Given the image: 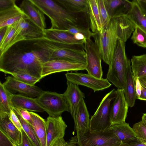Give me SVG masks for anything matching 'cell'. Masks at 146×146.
Wrapping results in <instances>:
<instances>
[{
    "instance_id": "obj_18",
    "label": "cell",
    "mask_w": 146,
    "mask_h": 146,
    "mask_svg": "<svg viewBox=\"0 0 146 146\" xmlns=\"http://www.w3.org/2000/svg\"><path fill=\"white\" fill-rule=\"evenodd\" d=\"M66 83V90L62 94L68 104L69 112L73 119L78 106L81 100L85 98V95L78 85L67 80Z\"/></svg>"
},
{
    "instance_id": "obj_50",
    "label": "cell",
    "mask_w": 146,
    "mask_h": 146,
    "mask_svg": "<svg viewBox=\"0 0 146 146\" xmlns=\"http://www.w3.org/2000/svg\"><path fill=\"white\" fill-rule=\"evenodd\" d=\"M121 143H108L105 144L101 146H120Z\"/></svg>"
},
{
    "instance_id": "obj_13",
    "label": "cell",
    "mask_w": 146,
    "mask_h": 146,
    "mask_svg": "<svg viewBox=\"0 0 146 146\" xmlns=\"http://www.w3.org/2000/svg\"><path fill=\"white\" fill-rule=\"evenodd\" d=\"M86 64L62 59L49 60L42 64L41 77L56 72L85 70Z\"/></svg>"
},
{
    "instance_id": "obj_1",
    "label": "cell",
    "mask_w": 146,
    "mask_h": 146,
    "mask_svg": "<svg viewBox=\"0 0 146 146\" xmlns=\"http://www.w3.org/2000/svg\"><path fill=\"white\" fill-rule=\"evenodd\" d=\"M48 61L43 51L34 44L31 48L12 46L0 57V71L11 75L27 74L41 79L42 64Z\"/></svg>"
},
{
    "instance_id": "obj_17",
    "label": "cell",
    "mask_w": 146,
    "mask_h": 146,
    "mask_svg": "<svg viewBox=\"0 0 146 146\" xmlns=\"http://www.w3.org/2000/svg\"><path fill=\"white\" fill-rule=\"evenodd\" d=\"M73 119L77 139L89 131L90 119L84 99L79 103Z\"/></svg>"
},
{
    "instance_id": "obj_31",
    "label": "cell",
    "mask_w": 146,
    "mask_h": 146,
    "mask_svg": "<svg viewBox=\"0 0 146 146\" xmlns=\"http://www.w3.org/2000/svg\"><path fill=\"white\" fill-rule=\"evenodd\" d=\"M13 94L0 82V112L5 113L10 115L13 106L11 101Z\"/></svg>"
},
{
    "instance_id": "obj_26",
    "label": "cell",
    "mask_w": 146,
    "mask_h": 146,
    "mask_svg": "<svg viewBox=\"0 0 146 146\" xmlns=\"http://www.w3.org/2000/svg\"><path fill=\"white\" fill-rule=\"evenodd\" d=\"M87 13L89 27L93 33L100 31L102 28L97 0H87Z\"/></svg>"
},
{
    "instance_id": "obj_4",
    "label": "cell",
    "mask_w": 146,
    "mask_h": 146,
    "mask_svg": "<svg viewBox=\"0 0 146 146\" xmlns=\"http://www.w3.org/2000/svg\"><path fill=\"white\" fill-rule=\"evenodd\" d=\"M36 46L46 54L49 60L62 59L86 64V54L84 46L65 45L45 40L36 43Z\"/></svg>"
},
{
    "instance_id": "obj_24",
    "label": "cell",
    "mask_w": 146,
    "mask_h": 146,
    "mask_svg": "<svg viewBox=\"0 0 146 146\" xmlns=\"http://www.w3.org/2000/svg\"><path fill=\"white\" fill-rule=\"evenodd\" d=\"M11 101L13 108L31 111L41 112L44 111L37 102L35 98L27 97L20 94H13Z\"/></svg>"
},
{
    "instance_id": "obj_3",
    "label": "cell",
    "mask_w": 146,
    "mask_h": 146,
    "mask_svg": "<svg viewBox=\"0 0 146 146\" xmlns=\"http://www.w3.org/2000/svg\"><path fill=\"white\" fill-rule=\"evenodd\" d=\"M29 0L49 18L51 29L66 30L71 25H82L76 14L70 12L55 0Z\"/></svg>"
},
{
    "instance_id": "obj_25",
    "label": "cell",
    "mask_w": 146,
    "mask_h": 146,
    "mask_svg": "<svg viewBox=\"0 0 146 146\" xmlns=\"http://www.w3.org/2000/svg\"><path fill=\"white\" fill-rule=\"evenodd\" d=\"M109 129L116 136L121 143H127L136 139L133 128L125 122L111 125Z\"/></svg>"
},
{
    "instance_id": "obj_15",
    "label": "cell",
    "mask_w": 146,
    "mask_h": 146,
    "mask_svg": "<svg viewBox=\"0 0 146 146\" xmlns=\"http://www.w3.org/2000/svg\"><path fill=\"white\" fill-rule=\"evenodd\" d=\"M5 79L3 84L13 94L18 92L21 95L34 98L39 96L44 91L37 86L20 81L13 77L9 76Z\"/></svg>"
},
{
    "instance_id": "obj_7",
    "label": "cell",
    "mask_w": 146,
    "mask_h": 146,
    "mask_svg": "<svg viewBox=\"0 0 146 146\" xmlns=\"http://www.w3.org/2000/svg\"><path fill=\"white\" fill-rule=\"evenodd\" d=\"M35 99L39 106L48 114L49 116L57 117L61 116L64 111L69 112L68 105L62 94L44 91Z\"/></svg>"
},
{
    "instance_id": "obj_28",
    "label": "cell",
    "mask_w": 146,
    "mask_h": 146,
    "mask_svg": "<svg viewBox=\"0 0 146 146\" xmlns=\"http://www.w3.org/2000/svg\"><path fill=\"white\" fill-rule=\"evenodd\" d=\"M33 123L32 126L39 139L41 146H46L47 135L46 121L37 114L29 111Z\"/></svg>"
},
{
    "instance_id": "obj_35",
    "label": "cell",
    "mask_w": 146,
    "mask_h": 146,
    "mask_svg": "<svg viewBox=\"0 0 146 146\" xmlns=\"http://www.w3.org/2000/svg\"><path fill=\"white\" fill-rule=\"evenodd\" d=\"M131 38L138 46L146 48V33L138 27L135 26Z\"/></svg>"
},
{
    "instance_id": "obj_42",
    "label": "cell",
    "mask_w": 146,
    "mask_h": 146,
    "mask_svg": "<svg viewBox=\"0 0 146 146\" xmlns=\"http://www.w3.org/2000/svg\"><path fill=\"white\" fill-rule=\"evenodd\" d=\"M15 0H0V10L10 8L15 4Z\"/></svg>"
},
{
    "instance_id": "obj_14",
    "label": "cell",
    "mask_w": 146,
    "mask_h": 146,
    "mask_svg": "<svg viewBox=\"0 0 146 146\" xmlns=\"http://www.w3.org/2000/svg\"><path fill=\"white\" fill-rule=\"evenodd\" d=\"M129 107L123 90L117 89L110 109V119L111 125L125 122Z\"/></svg>"
},
{
    "instance_id": "obj_40",
    "label": "cell",
    "mask_w": 146,
    "mask_h": 146,
    "mask_svg": "<svg viewBox=\"0 0 146 146\" xmlns=\"http://www.w3.org/2000/svg\"><path fill=\"white\" fill-rule=\"evenodd\" d=\"M14 108L19 113L25 120L32 125L33 120L29 111L25 109Z\"/></svg>"
},
{
    "instance_id": "obj_23",
    "label": "cell",
    "mask_w": 146,
    "mask_h": 146,
    "mask_svg": "<svg viewBox=\"0 0 146 146\" xmlns=\"http://www.w3.org/2000/svg\"><path fill=\"white\" fill-rule=\"evenodd\" d=\"M132 2L131 9L126 16L135 27L146 33V12L138 0H133Z\"/></svg>"
},
{
    "instance_id": "obj_33",
    "label": "cell",
    "mask_w": 146,
    "mask_h": 146,
    "mask_svg": "<svg viewBox=\"0 0 146 146\" xmlns=\"http://www.w3.org/2000/svg\"><path fill=\"white\" fill-rule=\"evenodd\" d=\"M16 27V22L7 27L4 37L0 41V57L7 51L15 32Z\"/></svg>"
},
{
    "instance_id": "obj_45",
    "label": "cell",
    "mask_w": 146,
    "mask_h": 146,
    "mask_svg": "<svg viewBox=\"0 0 146 146\" xmlns=\"http://www.w3.org/2000/svg\"><path fill=\"white\" fill-rule=\"evenodd\" d=\"M120 146H146V145L141 143L136 139L126 143H121Z\"/></svg>"
},
{
    "instance_id": "obj_8",
    "label": "cell",
    "mask_w": 146,
    "mask_h": 146,
    "mask_svg": "<svg viewBox=\"0 0 146 146\" xmlns=\"http://www.w3.org/2000/svg\"><path fill=\"white\" fill-rule=\"evenodd\" d=\"M16 23L15 32L7 51L21 41H36L42 40L44 37V31L35 26L29 19L23 18Z\"/></svg>"
},
{
    "instance_id": "obj_36",
    "label": "cell",
    "mask_w": 146,
    "mask_h": 146,
    "mask_svg": "<svg viewBox=\"0 0 146 146\" xmlns=\"http://www.w3.org/2000/svg\"><path fill=\"white\" fill-rule=\"evenodd\" d=\"M132 128L137 141L146 145V127L144 124L141 121L134 124Z\"/></svg>"
},
{
    "instance_id": "obj_6",
    "label": "cell",
    "mask_w": 146,
    "mask_h": 146,
    "mask_svg": "<svg viewBox=\"0 0 146 146\" xmlns=\"http://www.w3.org/2000/svg\"><path fill=\"white\" fill-rule=\"evenodd\" d=\"M116 90L113 89L103 98L96 111L90 119V133H100L108 130L111 101L115 98Z\"/></svg>"
},
{
    "instance_id": "obj_37",
    "label": "cell",
    "mask_w": 146,
    "mask_h": 146,
    "mask_svg": "<svg viewBox=\"0 0 146 146\" xmlns=\"http://www.w3.org/2000/svg\"><path fill=\"white\" fill-rule=\"evenodd\" d=\"M12 75L17 80L31 85H35L40 80L38 78L26 73H16Z\"/></svg>"
},
{
    "instance_id": "obj_54",
    "label": "cell",
    "mask_w": 146,
    "mask_h": 146,
    "mask_svg": "<svg viewBox=\"0 0 146 146\" xmlns=\"http://www.w3.org/2000/svg\"><path fill=\"white\" fill-rule=\"evenodd\" d=\"M67 146V145H66V146Z\"/></svg>"
},
{
    "instance_id": "obj_22",
    "label": "cell",
    "mask_w": 146,
    "mask_h": 146,
    "mask_svg": "<svg viewBox=\"0 0 146 146\" xmlns=\"http://www.w3.org/2000/svg\"><path fill=\"white\" fill-rule=\"evenodd\" d=\"M23 18L29 19L16 4L10 8L0 10V29L12 25Z\"/></svg>"
},
{
    "instance_id": "obj_11",
    "label": "cell",
    "mask_w": 146,
    "mask_h": 146,
    "mask_svg": "<svg viewBox=\"0 0 146 146\" xmlns=\"http://www.w3.org/2000/svg\"><path fill=\"white\" fill-rule=\"evenodd\" d=\"M65 76L67 81L78 86L90 88L94 92L107 88L111 85L107 78L99 79L88 74L68 72Z\"/></svg>"
},
{
    "instance_id": "obj_43",
    "label": "cell",
    "mask_w": 146,
    "mask_h": 146,
    "mask_svg": "<svg viewBox=\"0 0 146 146\" xmlns=\"http://www.w3.org/2000/svg\"><path fill=\"white\" fill-rule=\"evenodd\" d=\"M22 136V146H33L30 140L23 130L21 131Z\"/></svg>"
},
{
    "instance_id": "obj_10",
    "label": "cell",
    "mask_w": 146,
    "mask_h": 146,
    "mask_svg": "<svg viewBox=\"0 0 146 146\" xmlns=\"http://www.w3.org/2000/svg\"><path fill=\"white\" fill-rule=\"evenodd\" d=\"M84 49L86 54L85 70L88 74L99 79L102 78V59L96 44L91 38L87 39L84 44Z\"/></svg>"
},
{
    "instance_id": "obj_44",
    "label": "cell",
    "mask_w": 146,
    "mask_h": 146,
    "mask_svg": "<svg viewBox=\"0 0 146 146\" xmlns=\"http://www.w3.org/2000/svg\"><path fill=\"white\" fill-rule=\"evenodd\" d=\"M135 90L136 99H139L141 93V85L138 79L137 78L135 82Z\"/></svg>"
},
{
    "instance_id": "obj_32",
    "label": "cell",
    "mask_w": 146,
    "mask_h": 146,
    "mask_svg": "<svg viewBox=\"0 0 146 146\" xmlns=\"http://www.w3.org/2000/svg\"><path fill=\"white\" fill-rule=\"evenodd\" d=\"M13 110L19 119L23 129L30 140L33 146H41L39 140L32 125L25 120L14 108Z\"/></svg>"
},
{
    "instance_id": "obj_12",
    "label": "cell",
    "mask_w": 146,
    "mask_h": 146,
    "mask_svg": "<svg viewBox=\"0 0 146 146\" xmlns=\"http://www.w3.org/2000/svg\"><path fill=\"white\" fill-rule=\"evenodd\" d=\"M77 140L78 146H101L111 143H121L116 136L109 129L100 133L88 131Z\"/></svg>"
},
{
    "instance_id": "obj_47",
    "label": "cell",
    "mask_w": 146,
    "mask_h": 146,
    "mask_svg": "<svg viewBox=\"0 0 146 146\" xmlns=\"http://www.w3.org/2000/svg\"><path fill=\"white\" fill-rule=\"evenodd\" d=\"M73 36L74 38L78 40H84L86 41L87 40L84 36L81 33H77Z\"/></svg>"
},
{
    "instance_id": "obj_38",
    "label": "cell",
    "mask_w": 146,
    "mask_h": 146,
    "mask_svg": "<svg viewBox=\"0 0 146 146\" xmlns=\"http://www.w3.org/2000/svg\"><path fill=\"white\" fill-rule=\"evenodd\" d=\"M100 17L102 27L107 25L111 18L109 16L103 0H97Z\"/></svg>"
},
{
    "instance_id": "obj_39",
    "label": "cell",
    "mask_w": 146,
    "mask_h": 146,
    "mask_svg": "<svg viewBox=\"0 0 146 146\" xmlns=\"http://www.w3.org/2000/svg\"><path fill=\"white\" fill-rule=\"evenodd\" d=\"M0 146H22L16 144L0 130Z\"/></svg>"
},
{
    "instance_id": "obj_20",
    "label": "cell",
    "mask_w": 146,
    "mask_h": 146,
    "mask_svg": "<svg viewBox=\"0 0 146 146\" xmlns=\"http://www.w3.org/2000/svg\"><path fill=\"white\" fill-rule=\"evenodd\" d=\"M10 116L6 113L0 112V130L16 144L21 146V132L13 123Z\"/></svg>"
},
{
    "instance_id": "obj_51",
    "label": "cell",
    "mask_w": 146,
    "mask_h": 146,
    "mask_svg": "<svg viewBox=\"0 0 146 146\" xmlns=\"http://www.w3.org/2000/svg\"><path fill=\"white\" fill-rule=\"evenodd\" d=\"M141 121L146 127V113H144L143 114Z\"/></svg>"
},
{
    "instance_id": "obj_19",
    "label": "cell",
    "mask_w": 146,
    "mask_h": 146,
    "mask_svg": "<svg viewBox=\"0 0 146 146\" xmlns=\"http://www.w3.org/2000/svg\"><path fill=\"white\" fill-rule=\"evenodd\" d=\"M19 7L35 26L43 31L46 29V24L44 14L29 0H23Z\"/></svg>"
},
{
    "instance_id": "obj_16",
    "label": "cell",
    "mask_w": 146,
    "mask_h": 146,
    "mask_svg": "<svg viewBox=\"0 0 146 146\" xmlns=\"http://www.w3.org/2000/svg\"><path fill=\"white\" fill-rule=\"evenodd\" d=\"M44 32V37L42 39L59 44L84 46L86 41L78 40L74 38L73 35L59 29H46Z\"/></svg>"
},
{
    "instance_id": "obj_29",
    "label": "cell",
    "mask_w": 146,
    "mask_h": 146,
    "mask_svg": "<svg viewBox=\"0 0 146 146\" xmlns=\"http://www.w3.org/2000/svg\"><path fill=\"white\" fill-rule=\"evenodd\" d=\"M131 68L135 82L137 78L146 76V54L135 56L131 59Z\"/></svg>"
},
{
    "instance_id": "obj_27",
    "label": "cell",
    "mask_w": 146,
    "mask_h": 146,
    "mask_svg": "<svg viewBox=\"0 0 146 146\" xmlns=\"http://www.w3.org/2000/svg\"><path fill=\"white\" fill-rule=\"evenodd\" d=\"M135 83L130 64L127 68L124 87L123 90L128 106L131 107L134 106L137 99Z\"/></svg>"
},
{
    "instance_id": "obj_30",
    "label": "cell",
    "mask_w": 146,
    "mask_h": 146,
    "mask_svg": "<svg viewBox=\"0 0 146 146\" xmlns=\"http://www.w3.org/2000/svg\"><path fill=\"white\" fill-rule=\"evenodd\" d=\"M58 3L70 13L76 14L87 13V0H56Z\"/></svg>"
},
{
    "instance_id": "obj_9",
    "label": "cell",
    "mask_w": 146,
    "mask_h": 146,
    "mask_svg": "<svg viewBox=\"0 0 146 146\" xmlns=\"http://www.w3.org/2000/svg\"><path fill=\"white\" fill-rule=\"evenodd\" d=\"M46 146H65L67 143L64 138L67 125L61 116H48L47 118Z\"/></svg>"
},
{
    "instance_id": "obj_41",
    "label": "cell",
    "mask_w": 146,
    "mask_h": 146,
    "mask_svg": "<svg viewBox=\"0 0 146 146\" xmlns=\"http://www.w3.org/2000/svg\"><path fill=\"white\" fill-rule=\"evenodd\" d=\"M10 118L15 126L19 130L21 131L23 129L19 119L13 109L11 110V111Z\"/></svg>"
},
{
    "instance_id": "obj_46",
    "label": "cell",
    "mask_w": 146,
    "mask_h": 146,
    "mask_svg": "<svg viewBox=\"0 0 146 146\" xmlns=\"http://www.w3.org/2000/svg\"><path fill=\"white\" fill-rule=\"evenodd\" d=\"M139 99L146 101V88L142 85L141 93Z\"/></svg>"
},
{
    "instance_id": "obj_21",
    "label": "cell",
    "mask_w": 146,
    "mask_h": 146,
    "mask_svg": "<svg viewBox=\"0 0 146 146\" xmlns=\"http://www.w3.org/2000/svg\"><path fill=\"white\" fill-rule=\"evenodd\" d=\"M104 5L111 18L123 15H127L131 10L132 1L126 0H103Z\"/></svg>"
},
{
    "instance_id": "obj_34",
    "label": "cell",
    "mask_w": 146,
    "mask_h": 146,
    "mask_svg": "<svg viewBox=\"0 0 146 146\" xmlns=\"http://www.w3.org/2000/svg\"><path fill=\"white\" fill-rule=\"evenodd\" d=\"M59 30L73 35L78 33H82L87 40L90 38L93 34L89 27H85L82 25H72L66 30Z\"/></svg>"
},
{
    "instance_id": "obj_48",
    "label": "cell",
    "mask_w": 146,
    "mask_h": 146,
    "mask_svg": "<svg viewBox=\"0 0 146 146\" xmlns=\"http://www.w3.org/2000/svg\"><path fill=\"white\" fill-rule=\"evenodd\" d=\"M138 78L141 85L146 88V76Z\"/></svg>"
},
{
    "instance_id": "obj_5",
    "label": "cell",
    "mask_w": 146,
    "mask_h": 146,
    "mask_svg": "<svg viewBox=\"0 0 146 146\" xmlns=\"http://www.w3.org/2000/svg\"><path fill=\"white\" fill-rule=\"evenodd\" d=\"M124 42L118 39L106 77L118 89H124L127 68L130 64L126 56Z\"/></svg>"
},
{
    "instance_id": "obj_49",
    "label": "cell",
    "mask_w": 146,
    "mask_h": 146,
    "mask_svg": "<svg viewBox=\"0 0 146 146\" xmlns=\"http://www.w3.org/2000/svg\"><path fill=\"white\" fill-rule=\"evenodd\" d=\"M7 27H5L0 29V41L1 40L5 34Z\"/></svg>"
},
{
    "instance_id": "obj_2",
    "label": "cell",
    "mask_w": 146,
    "mask_h": 146,
    "mask_svg": "<svg viewBox=\"0 0 146 146\" xmlns=\"http://www.w3.org/2000/svg\"><path fill=\"white\" fill-rule=\"evenodd\" d=\"M135 27L126 15H123L111 18L100 31L93 33L92 37L105 63L110 64L118 40L125 42Z\"/></svg>"
},
{
    "instance_id": "obj_53",
    "label": "cell",
    "mask_w": 146,
    "mask_h": 146,
    "mask_svg": "<svg viewBox=\"0 0 146 146\" xmlns=\"http://www.w3.org/2000/svg\"><path fill=\"white\" fill-rule=\"evenodd\" d=\"M141 1L143 2H144V3H146V0H140Z\"/></svg>"
},
{
    "instance_id": "obj_52",
    "label": "cell",
    "mask_w": 146,
    "mask_h": 146,
    "mask_svg": "<svg viewBox=\"0 0 146 146\" xmlns=\"http://www.w3.org/2000/svg\"><path fill=\"white\" fill-rule=\"evenodd\" d=\"M142 7L146 12V3L141 1L140 0H138Z\"/></svg>"
}]
</instances>
